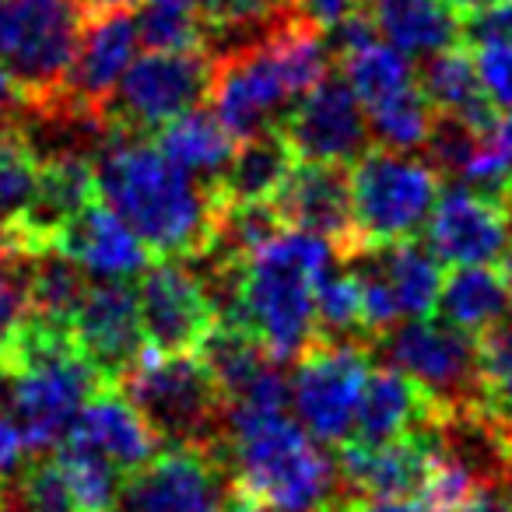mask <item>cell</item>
I'll use <instances>...</instances> for the list:
<instances>
[{"instance_id":"24","label":"cell","mask_w":512,"mask_h":512,"mask_svg":"<svg viewBox=\"0 0 512 512\" xmlns=\"http://www.w3.org/2000/svg\"><path fill=\"white\" fill-rule=\"evenodd\" d=\"M358 8L369 15L376 36L407 57H432L463 39L460 18L442 0H358Z\"/></svg>"},{"instance_id":"9","label":"cell","mask_w":512,"mask_h":512,"mask_svg":"<svg viewBox=\"0 0 512 512\" xmlns=\"http://www.w3.org/2000/svg\"><path fill=\"white\" fill-rule=\"evenodd\" d=\"M383 341V355L393 369L411 376L435 407L442 425L453 414L481 404V376H477V337L449 327V323L411 320L397 323Z\"/></svg>"},{"instance_id":"17","label":"cell","mask_w":512,"mask_h":512,"mask_svg":"<svg viewBox=\"0 0 512 512\" xmlns=\"http://www.w3.org/2000/svg\"><path fill=\"white\" fill-rule=\"evenodd\" d=\"M274 207L288 228L313 232L334 246L337 260L355 253V218H351V176L337 162H295L281 183Z\"/></svg>"},{"instance_id":"31","label":"cell","mask_w":512,"mask_h":512,"mask_svg":"<svg viewBox=\"0 0 512 512\" xmlns=\"http://www.w3.org/2000/svg\"><path fill=\"white\" fill-rule=\"evenodd\" d=\"M39 165L43 158L29 137L11 123H0V232H8L32 207L39 190Z\"/></svg>"},{"instance_id":"52","label":"cell","mask_w":512,"mask_h":512,"mask_svg":"<svg viewBox=\"0 0 512 512\" xmlns=\"http://www.w3.org/2000/svg\"><path fill=\"white\" fill-rule=\"evenodd\" d=\"M109 512H113V509H109Z\"/></svg>"},{"instance_id":"25","label":"cell","mask_w":512,"mask_h":512,"mask_svg":"<svg viewBox=\"0 0 512 512\" xmlns=\"http://www.w3.org/2000/svg\"><path fill=\"white\" fill-rule=\"evenodd\" d=\"M418 85L428 95V102L435 106V113L449 116V120L463 123L470 130L491 127L502 116L488 102V95H484L481 78H477V67H474V53H470V43H463V39L446 46V50L432 53Z\"/></svg>"},{"instance_id":"4","label":"cell","mask_w":512,"mask_h":512,"mask_svg":"<svg viewBox=\"0 0 512 512\" xmlns=\"http://www.w3.org/2000/svg\"><path fill=\"white\" fill-rule=\"evenodd\" d=\"M225 463L235 488L271 512H323L334 502V460L285 411L228 407Z\"/></svg>"},{"instance_id":"36","label":"cell","mask_w":512,"mask_h":512,"mask_svg":"<svg viewBox=\"0 0 512 512\" xmlns=\"http://www.w3.org/2000/svg\"><path fill=\"white\" fill-rule=\"evenodd\" d=\"M11 509L15 512H78L53 456L25 463V467L18 470V484H11Z\"/></svg>"},{"instance_id":"41","label":"cell","mask_w":512,"mask_h":512,"mask_svg":"<svg viewBox=\"0 0 512 512\" xmlns=\"http://www.w3.org/2000/svg\"><path fill=\"white\" fill-rule=\"evenodd\" d=\"M25 453L29 446L22 439V428L0 411V481H15L18 470L25 467Z\"/></svg>"},{"instance_id":"35","label":"cell","mask_w":512,"mask_h":512,"mask_svg":"<svg viewBox=\"0 0 512 512\" xmlns=\"http://www.w3.org/2000/svg\"><path fill=\"white\" fill-rule=\"evenodd\" d=\"M137 39L148 50H211L197 8L186 0H151L137 18Z\"/></svg>"},{"instance_id":"8","label":"cell","mask_w":512,"mask_h":512,"mask_svg":"<svg viewBox=\"0 0 512 512\" xmlns=\"http://www.w3.org/2000/svg\"><path fill=\"white\" fill-rule=\"evenodd\" d=\"M211 57V50H148L141 60H130L99 116V134L116 130L148 137L193 109L200 99H207Z\"/></svg>"},{"instance_id":"32","label":"cell","mask_w":512,"mask_h":512,"mask_svg":"<svg viewBox=\"0 0 512 512\" xmlns=\"http://www.w3.org/2000/svg\"><path fill=\"white\" fill-rule=\"evenodd\" d=\"M365 116H369V134L376 141V148L404 151L407 155L414 148H425L439 113L428 102V95L421 92V85H411L397 99L383 102V106H376Z\"/></svg>"},{"instance_id":"45","label":"cell","mask_w":512,"mask_h":512,"mask_svg":"<svg viewBox=\"0 0 512 512\" xmlns=\"http://www.w3.org/2000/svg\"><path fill=\"white\" fill-rule=\"evenodd\" d=\"M225 512H271V509L260 505L256 498H249L246 491H239L232 484V488H228V498H225Z\"/></svg>"},{"instance_id":"47","label":"cell","mask_w":512,"mask_h":512,"mask_svg":"<svg viewBox=\"0 0 512 512\" xmlns=\"http://www.w3.org/2000/svg\"><path fill=\"white\" fill-rule=\"evenodd\" d=\"M81 11H99V8H123V4H134V0H78Z\"/></svg>"},{"instance_id":"6","label":"cell","mask_w":512,"mask_h":512,"mask_svg":"<svg viewBox=\"0 0 512 512\" xmlns=\"http://www.w3.org/2000/svg\"><path fill=\"white\" fill-rule=\"evenodd\" d=\"M116 386L144 414L162 446H221L228 404L197 351L141 355Z\"/></svg>"},{"instance_id":"14","label":"cell","mask_w":512,"mask_h":512,"mask_svg":"<svg viewBox=\"0 0 512 512\" xmlns=\"http://www.w3.org/2000/svg\"><path fill=\"white\" fill-rule=\"evenodd\" d=\"M428 246L439 264H505L512 246V204L498 193L453 186L435 197Z\"/></svg>"},{"instance_id":"20","label":"cell","mask_w":512,"mask_h":512,"mask_svg":"<svg viewBox=\"0 0 512 512\" xmlns=\"http://www.w3.org/2000/svg\"><path fill=\"white\" fill-rule=\"evenodd\" d=\"M53 249L64 253L67 260H74L85 274H95V278H134L151 260V253L130 232L127 221L113 207L99 204V200L81 207L60 228Z\"/></svg>"},{"instance_id":"11","label":"cell","mask_w":512,"mask_h":512,"mask_svg":"<svg viewBox=\"0 0 512 512\" xmlns=\"http://www.w3.org/2000/svg\"><path fill=\"white\" fill-rule=\"evenodd\" d=\"M225 474V442L162 446L144 467L123 477L120 502L127 512H225L232 488Z\"/></svg>"},{"instance_id":"28","label":"cell","mask_w":512,"mask_h":512,"mask_svg":"<svg viewBox=\"0 0 512 512\" xmlns=\"http://www.w3.org/2000/svg\"><path fill=\"white\" fill-rule=\"evenodd\" d=\"M337 71L348 81V88L355 92L358 106L365 113H372L376 106H383V102L397 99L411 85H418L407 53H400L390 43H379V36L337 50Z\"/></svg>"},{"instance_id":"16","label":"cell","mask_w":512,"mask_h":512,"mask_svg":"<svg viewBox=\"0 0 512 512\" xmlns=\"http://www.w3.org/2000/svg\"><path fill=\"white\" fill-rule=\"evenodd\" d=\"M81 355L95 365L106 383H116L144 355L141 309L137 288L127 278H106L85 285L78 309L71 316Z\"/></svg>"},{"instance_id":"44","label":"cell","mask_w":512,"mask_h":512,"mask_svg":"<svg viewBox=\"0 0 512 512\" xmlns=\"http://www.w3.org/2000/svg\"><path fill=\"white\" fill-rule=\"evenodd\" d=\"M15 109H22V99H18L8 67H4V60H0V123H8L11 116H15Z\"/></svg>"},{"instance_id":"2","label":"cell","mask_w":512,"mask_h":512,"mask_svg":"<svg viewBox=\"0 0 512 512\" xmlns=\"http://www.w3.org/2000/svg\"><path fill=\"white\" fill-rule=\"evenodd\" d=\"M334 260L327 239L285 228L239 271L225 274L228 306L221 320L249 330L271 362H295L316 341V281Z\"/></svg>"},{"instance_id":"39","label":"cell","mask_w":512,"mask_h":512,"mask_svg":"<svg viewBox=\"0 0 512 512\" xmlns=\"http://www.w3.org/2000/svg\"><path fill=\"white\" fill-rule=\"evenodd\" d=\"M481 39L512 43V0H495L491 8H484L481 15L470 18L463 43H481Z\"/></svg>"},{"instance_id":"34","label":"cell","mask_w":512,"mask_h":512,"mask_svg":"<svg viewBox=\"0 0 512 512\" xmlns=\"http://www.w3.org/2000/svg\"><path fill=\"white\" fill-rule=\"evenodd\" d=\"M53 460H57L60 474H64V484L71 491V502L78 512H109L120 502L123 474L102 456L60 442V453Z\"/></svg>"},{"instance_id":"3","label":"cell","mask_w":512,"mask_h":512,"mask_svg":"<svg viewBox=\"0 0 512 512\" xmlns=\"http://www.w3.org/2000/svg\"><path fill=\"white\" fill-rule=\"evenodd\" d=\"M330 67L334 64L323 32L306 18L288 15L253 43L214 53L207 99L228 134L242 141L256 130L274 127V113L306 95Z\"/></svg>"},{"instance_id":"51","label":"cell","mask_w":512,"mask_h":512,"mask_svg":"<svg viewBox=\"0 0 512 512\" xmlns=\"http://www.w3.org/2000/svg\"><path fill=\"white\" fill-rule=\"evenodd\" d=\"M8 512H15V509H8Z\"/></svg>"},{"instance_id":"26","label":"cell","mask_w":512,"mask_h":512,"mask_svg":"<svg viewBox=\"0 0 512 512\" xmlns=\"http://www.w3.org/2000/svg\"><path fill=\"white\" fill-rule=\"evenodd\" d=\"M155 144L172 165H179L186 176H200L207 186L225 172L235 151V137L228 134L225 123L197 106L155 130Z\"/></svg>"},{"instance_id":"38","label":"cell","mask_w":512,"mask_h":512,"mask_svg":"<svg viewBox=\"0 0 512 512\" xmlns=\"http://www.w3.org/2000/svg\"><path fill=\"white\" fill-rule=\"evenodd\" d=\"M32 313L29 302V260L0 249V341Z\"/></svg>"},{"instance_id":"23","label":"cell","mask_w":512,"mask_h":512,"mask_svg":"<svg viewBox=\"0 0 512 512\" xmlns=\"http://www.w3.org/2000/svg\"><path fill=\"white\" fill-rule=\"evenodd\" d=\"M299 162L295 151L288 148L285 134L274 127L256 130L242 137V144L232 151L225 172L211 183V193L218 204H256V200H274L281 183L288 179L292 165Z\"/></svg>"},{"instance_id":"13","label":"cell","mask_w":512,"mask_h":512,"mask_svg":"<svg viewBox=\"0 0 512 512\" xmlns=\"http://www.w3.org/2000/svg\"><path fill=\"white\" fill-rule=\"evenodd\" d=\"M141 334L155 355L200 351L214 323L221 320L218 302L207 285L183 267V260H162L137 288Z\"/></svg>"},{"instance_id":"12","label":"cell","mask_w":512,"mask_h":512,"mask_svg":"<svg viewBox=\"0 0 512 512\" xmlns=\"http://www.w3.org/2000/svg\"><path fill=\"white\" fill-rule=\"evenodd\" d=\"M134 46H137L134 4L85 11L78 50H74L71 71H67L64 81L60 120H74L99 130V116L106 109L109 95L120 85L123 71L130 67Z\"/></svg>"},{"instance_id":"21","label":"cell","mask_w":512,"mask_h":512,"mask_svg":"<svg viewBox=\"0 0 512 512\" xmlns=\"http://www.w3.org/2000/svg\"><path fill=\"white\" fill-rule=\"evenodd\" d=\"M439 425H442V411L411 376H404V372L393 369V365H386V369H369L362 397H358L351 439L393 442V439L428 432V428H439Z\"/></svg>"},{"instance_id":"30","label":"cell","mask_w":512,"mask_h":512,"mask_svg":"<svg viewBox=\"0 0 512 512\" xmlns=\"http://www.w3.org/2000/svg\"><path fill=\"white\" fill-rule=\"evenodd\" d=\"M334 264L316 281V337L362 344L369 341V334H365L362 285H358L351 267L348 271H337Z\"/></svg>"},{"instance_id":"22","label":"cell","mask_w":512,"mask_h":512,"mask_svg":"<svg viewBox=\"0 0 512 512\" xmlns=\"http://www.w3.org/2000/svg\"><path fill=\"white\" fill-rule=\"evenodd\" d=\"M435 313L442 323L463 330L470 337H481L488 330L509 323L512 316V288L505 278V267L498 264H463L442 274Z\"/></svg>"},{"instance_id":"42","label":"cell","mask_w":512,"mask_h":512,"mask_svg":"<svg viewBox=\"0 0 512 512\" xmlns=\"http://www.w3.org/2000/svg\"><path fill=\"white\" fill-rule=\"evenodd\" d=\"M460 512H512V498L498 491V484H484Z\"/></svg>"},{"instance_id":"49","label":"cell","mask_w":512,"mask_h":512,"mask_svg":"<svg viewBox=\"0 0 512 512\" xmlns=\"http://www.w3.org/2000/svg\"><path fill=\"white\" fill-rule=\"evenodd\" d=\"M505 278H509V288H512V246H509V256H505Z\"/></svg>"},{"instance_id":"5","label":"cell","mask_w":512,"mask_h":512,"mask_svg":"<svg viewBox=\"0 0 512 512\" xmlns=\"http://www.w3.org/2000/svg\"><path fill=\"white\" fill-rule=\"evenodd\" d=\"M81 22L78 0H0V60L25 113L60 120Z\"/></svg>"},{"instance_id":"19","label":"cell","mask_w":512,"mask_h":512,"mask_svg":"<svg viewBox=\"0 0 512 512\" xmlns=\"http://www.w3.org/2000/svg\"><path fill=\"white\" fill-rule=\"evenodd\" d=\"M439 428L404 435L393 442L348 439L341 449V474L351 498H407L418 491Z\"/></svg>"},{"instance_id":"40","label":"cell","mask_w":512,"mask_h":512,"mask_svg":"<svg viewBox=\"0 0 512 512\" xmlns=\"http://www.w3.org/2000/svg\"><path fill=\"white\" fill-rule=\"evenodd\" d=\"M358 8V0H292V11L320 32L341 29V22Z\"/></svg>"},{"instance_id":"33","label":"cell","mask_w":512,"mask_h":512,"mask_svg":"<svg viewBox=\"0 0 512 512\" xmlns=\"http://www.w3.org/2000/svg\"><path fill=\"white\" fill-rule=\"evenodd\" d=\"M85 271L64 253L50 249L29 260V302L32 313L46 316V320L71 323L74 309H78L81 295H85Z\"/></svg>"},{"instance_id":"48","label":"cell","mask_w":512,"mask_h":512,"mask_svg":"<svg viewBox=\"0 0 512 512\" xmlns=\"http://www.w3.org/2000/svg\"><path fill=\"white\" fill-rule=\"evenodd\" d=\"M11 509V481H0V512Z\"/></svg>"},{"instance_id":"18","label":"cell","mask_w":512,"mask_h":512,"mask_svg":"<svg viewBox=\"0 0 512 512\" xmlns=\"http://www.w3.org/2000/svg\"><path fill=\"white\" fill-rule=\"evenodd\" d=\"M64 442L102 456L123 477L134 474L137 467H144L162 449V439L155 435V428L123 397V390L116 383H102L81 404V411L74 414L71 428H67Z\"/></svg>"},{"instance_id":"10","label":"cell","mask_w":512,"mask_h":512,"mask_svg":"<svg viewBox=\"0 0 512 512\" xmlns=\"http://www.w3.org/2000/svg\"><path fill=\"white\" fill-rule=\"evenodd\" d=\"M292 379V400L299 421L323 446H344L355 428L358 397L369 376V355L362 344L316 337L299 358Z\"/></svg>"},{"instance_id":"46","label":"cell","mask_w":512,"mask_h":512,"mask_svg":"<svg viewBox=\"0 0 512 512\" xmlns=\"http://www.w3.org/2000/svg\"><path fill=\"white\" fill-rule=\"evenodd\" d=\"M442 4H446V8L460 18V22H470V18L481 15L484 8H491L495 0H442Z\"/></svg>"},{"instance_id":"15","label":"cell","mask_w":512,"mask_h":512,"mask_svg":"<svg viewBox=\"0 0 512 512\" xmlns=\"http://www.w3.org/2000/svg\"><path fill=\"white\" fill-rule=\"evenodd\" d=\"M299 162L351 165L369 148V123L341 71H327L278 123Z\"/></svg>"},{"instance_id":"37","label":"cell","mask_w":512,"mask_h":512,"mask_svg":"<svg viewBox=\"0 0 512 512\" xmlns=\"http://www.w3.org/2000/svg\"><path fill=\"white\" fill-rule=\"evenodd\" d=\"M474 46V67L488 102L498 113H512V43H498V39H481Z\"/></svg>"},{"instance_id":"7","label":"cell","mask_w":512,"mask_h":512,"mask_svg":"<svg viewBox=\"0 0 512 512\" xmlns=\"http://www.w3.org/2000/svg\"><path fill=\"white\" fill-rule=\"evenodd\" d=\"M348 176L355 253L414 239L432 214V204L442 186V176L435 172L432 162H418V158H407L404 151L386 148H365L348 165Z\"/></svg>"},{"instance_id":"43","label":"cell","mask_w":512,"mask_h":512,"mask_svg":"<svg viewBox=\"0 0 512 512\" xmlns=\"http://www.w3.org/2000/svg\"><path fill=\"white\" fill-rule=\"evenodd\" d=\"M351 512H425L418 502H400V498H351L344 495Z\"/></svg>"},{"instance_id":"1","label":"cell","mask_w":512,"mask_h":512,"mask_svg":"<svg viewBox=\"0 0 512 512\" xmlns=\"http://www.w3.org/2000/svg\"><path fill=\"white\" fill-rule=\"evenodd\" d=\"M95 186L158 260H193L214 249L221 204L207 183H193L155 141L106 130L92 158Z\"/></svg>"},{"instance_id":"29","label":"cell","mask_w":512,"mask_h":512,"mask_svg":"<svg viewBox=\"0 0 512 512\" xmlns=\"http://www.w3.org/2000/svg\"><path fill=\"white\" fill-rule=\"evenodd\" d=\"M481 414L512 456V327H495L477 337Z\"/></svg>"},{"instance_id":"50","label":"cell","mask_w":512,"mask_h":512,"mask_svg":"<svg viewBox=\"0 0 512 512\" xmlns=\"http://www.w3.org/2000/svg\"><path fill=\"white\" fill-rule=\"evenodd\" d=\"M186 4H193V0H186Z\"/></svg>"},{"instance_id":"27","label":"cell","mask_w":512,"mask_h":512,"mask_svg":"<svg viewBox=\"0 0 512 512\" xmlns=\"http://www.w3.org/2000/svg\"><path fill=\"white\" fill-rule=\"evenodd\" d=\"M369 256L386 278V285H390L400 316H411V320L435 316L442 271L439 260L425 246H418L414 239H400L390 242V246H372Z\"/></svg>"}]
</instances>
